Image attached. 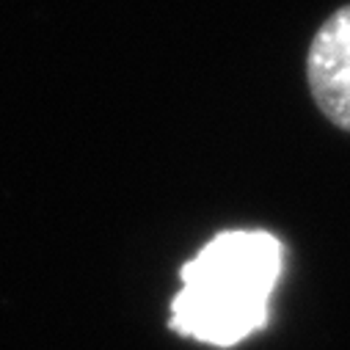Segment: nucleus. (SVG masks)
Segmentation results:
<instances>
[{
  "instance_id": "f257e3e1",
  "label": "nucleus",
  "mask_w": 350,
  "mask_h": 350,
  "mask_svg": "<svg viewBox=\"0 0 350 350\" xmlns=\"http://www.w3.org/2000/svg\"><path fill=\"white\" fill-rule=\"evenodd\" d=\"M282 273V243L265 229L215 234L183 268L171 301V328L215 347H232L268 323Z\"/></svg>"
},
{
  "instance_id": "f03ea898",
  "label": "nucleus",
  "mask_w": 350,
  "mask_h": 350,
  "mask_svg": "<svg viewBox=\"0 0 350 350\" xmlns=\"http://www.w3.org/2000/svg\"><path fill=\"white\" fill-rule=\"evenodd\" d=\"M306 77L323 116L350 133V6L336 9L314 33Z\"/></svg>"
}]
</instances>
